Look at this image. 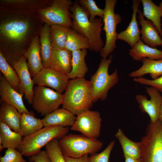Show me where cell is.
<instances>
[{
  "mask_svg": "<svg viewBox=\"0 0 162 162\" xmlns=\"http://www.w3.org/2000/svg\"><path fill=\"white\" fill-rule=\"evenodd\" d=\"M72 19V28L88 39L89 50L96 52H100L104 47L101 38L103 18H96L92 21L89 19V13L86 8L81 7L78 1H75L70 8Z\"/></svg>",
  "mask_w": 162,
  "mask_h": 162,
  "instance_id": "cell-1",
  "label": "cell"
},
{
  "mask_svg": "<svg viewBox=\"0 0 162 162\" xmlns=\"http://www.w3.org/2000/svg\"><path fill=\"white\" fill-rule=\"evenodd\" d=\"M63 95L62 108L75 116L90 110L93 103L91 84L84 77L69 80Z\"/></svg>",
  "mask_w": 162,
  "mask_h": 162,
  "instance_id": "cell-2",
  "label": "cell"
},
{
  "mask_svg": "<svg viewBox=\"0 0 162 162\" xmlns=\"http://www.w3.org/2000/svg\"><path fill=\"white\" fill-rule=\"evenodd\" d=\"M69 132L68 127H44L35 132L22 137L16 149L23 155L30 157L39 152L41 149L54 139L60 140Z\"/></svg>",
  "mask_w": 162,
  "mask_h": 162,
  "instance_id": "cell-3",
  "label": "cell"
},
{
  "mask_svg": "<svg viewBox=\"0 0 162 162\" xmlns=\"http://www.w3.org/2000/svg\"><path fill=\"white\" fill-rule=\"evenodd\" d=\"M59 143L64 156L74 158L96 153L103 145V142L97 139L71 134L61 138Z\"/></svg>",
  "mask_w": 162,
  "mask_h": 162,
  "instance_id": "cell-4",
  "label": "cell"
},
{
  "mask_svg": "<svg viewBox=\"0 0 162 162\" xmlns=\"http://www.w3.org/2000/svg\"><path fill=\"white\" fill-rule=\"evenodd\" d=\"M112 56L108 59L102 58L96 72L91 77L90 82L92 87V100L95 103L99 100L106 99L108 93L111 88L118 82L119 78L116 69L111 74L108 68L112 62Z\"/></svg>",
  "mask_w": 162,
  "mask_h": 162,
  "instance_id": "cell-5",
  "label": "cell"
},
{
  "mask_svg": "<svg viewBox=\"0 0 162 162\" xmlns=\"http://www.w3.org/2000/svg\"><path fill=\"white\" fill-rule=\"evenodd\" d=\"M141 162H162V124L150 121L140 141Z\"/></svg>",
  "mask_w": 162,
  "mask_h": 162,
  "instance_id": "cell-6",
  "label": "cell"
},
{
  "mask_svg": "<svg viewBox=\"0 0 162 162\" xmlns=\"http://www.w3.org/2000/svg\"><path fill=\"white\" fill-rule=\"evenodd\" d=\"M117 2L116 0L105 1L103 22V29L105 33L106 42L104 47L100 52L102 58H106L116 47V42L118 39L116 27L122 21L120 15L114 12Z\"/></svg>",
  "mask_w": 162,
  "mask_h": 162,
  "instance_id": "cell-7",
  "label": "cell"
},
{
  "mask_svg": "<svg viewBox=\"0 0 162 162\" xmlns=\"http://www.w3.org/2000/svg\"><path fill=\"white\" fill-rule=\"evenodd\" d=\"M73 3L70 0H54L47 7L37 12L42 22L51 26L59 25L72 28L70 8Z\"/></svg>",
  "mask_w": 162,
  "mask_h": 162,
  "instance_id": "cell-8",
  "label": "cell"
},
{
  "mask_svg": "<svg viewBox=\"0 0 162 162\" xmlns=\"http://www.w3.org/2000/svg\"><path fill=\"white\" fill-rule=\"evenodd\" d=\"M31 24L26 19L12 18L2 21L0 25L1 39L14 46L23 44L30 33Z\"/></svg>",
  "mask_w": 162,
  "mask_h": 162,
  "instance_id": "cell-9",
  "label": "cell"
},
{
  "mask_svg": "<svg viewBox=\"0 0 162 162\" xmlns=\"http://www.w3.org/2000/svg\"><path fill=\"white\" fill-rule=\"evenodd\" d=\"M63 95L62 93L41 86L34 88L32 103L33 109L43 116L58 109L63 102Z\"/></svg>",
  "mask_w": 162,
  "mask_h": 162,
  "instance_id": "cell-10",
  "label": "cell"
},
{
  "mask_svg": "<svg viewBox=\"0 0 162 162\" xmlns=\"http://www.w3.org/2000/svg\"><path fill=\"white\" fill-rule=\"evenodd\" d=\"M101 121L99 112L88 110L77 116L70 129L88 137L97 139L100 135Z\"/></svg>",
  "mask_w": 162,
  "mask_h": 162,
  "instance_id": "cell-11",
  "label": "cell"
},
{
  "mask_svg": "<svg viewBox=\"0 0 162 162\" xmlns=\"http://www.w3.org/2000/svg\"><path fill=\"white\" fill-rule=\"evenodd\" d=\"M67 75L51 68H43L32 78L34 84L50 87L62 93L69 81Z\"/></svg>",
  "mask_w": 162,
  "mask_h": 162,
  "instance_id": "cell-12",
  "label": "cell"
},
{
  "mask_svg": "<svg viewBox=\"0 0 162 162\" xmlns=\"http://www.w3.org/2000/svg\"><path fill=\"white\" fill-rule=\"evenodd\" d=\"M146 89L150 97V100L146 95L140 94L136 95L135 99L141 112L147 113L150 118V121L154 122L158 119L162 104V95L153 87H146Z\"/></svg>",
  "mask_w": 162,
  "mask_h": 162,
  "instance_id": "cell-13",
  "label": "cell"
},
{
  "mask_svg": "<svg viewBox=\"0 0 162 162\" xmlns=\"http://www.w3.org/2000/svg\"><path fill=\"white\" fill-rule=\"evenodd\" d=\"M12 67L17 73L20 81L19 92L24 95L28 103L32 105L34 95V83L28 68L26 59L22 56L13 63Z\"/></svg>",
  "mask_w": 162,
  "mask_h": 162,
  "instance_id": "cell-14",
  "label": "cell"
},
{
  "mask_svg": "<svg viewBox=\"0 0 162 162\" xmlns=\"http://www.w3.org/2000/svg\"><path fill=\"white\" fill-rule=\"evenodd\" d=\"M23 95L13 88L4 76L1 74L0 96L1 101L14 107L20 114L26 113L34 115L25 106L22 99Z\"/></svg>",
  "mask_w": 162,
  "mask_h": 162,
  "instance_id": "cell-15",
  "label": "cell"
},
{
  "mask_svg": "<svg viewBox=\"0 0 162 162\" xmlns=\"http://www.w3.org/2000/svg\"><path fill=\"white\" fill-rule=\"evenodd\" d=\"M138 13L141 27V39L145 44L152 48L161 46L162 39L157 28L152 21L145 19L141 10H139Z\"/></svg>",
  "mask_w": 162,
  "mask_h": 162,
  "instance_id": "cell-16",
  "label": "cell"
},
{
  "mask_svg": "<svg viewBox=\"0 0 162 162\" xmlns=\"http://www.w3.org/2000/svg\"><path fill=\"white\" fill-rule=\"evenodd\" d=\"M132 7L133 13L131 20L126 29L118 34V39L122 40L128 43L131 48L141 39V34L136 19L137 14L141 1L133 0Z\"/></svg>",
  "mask_w": 162,
  "mask_h": 162,
  "instance_id": "cell-17",
  "label": "cell"
},
{
  "mask_svg": "<svg viewBox=\"0 0 162 162\" xmlns=\"http://www.w3.org/2000/svg\"><path fill=\"white\" fill-rule=\"evenodd\" d=\"M28 60V68L33 78L44 68L40 55V46L38 35L32 39L29 47L24 54Z\"/></svg>",
  "mask_w": 162,
  "mask_h": 162,
  "instance_id": "cell-18",
  "label": "cell"
},
{
  "mask_svg": "<svg viewBox=\"0 0 162 162\" xmlns=\"http://www.w3.org/2000/svg\"><path fill=\"white\" fill-rule=\"evenodd\" d=\"M72 52L64 49L52 48L50 68L68 75L72 69Z\"/></svg>",
  "mask_w": 162,
  "mask_h": 162,
  "instance_id": "cell-19",
  "label": "cell"
},
{
  "mask_svg": "<svg viewBox=\"0 0 162 162\" xmlns=\"http://www.w3.org/2000/svg\"><path fill=\"white\" fill-rule=\"evenodd\" d=\"M76 117L70 112L63 108L58 109L41 119L44 127L61 126L71 127Z\"/></svg>",
  "mask_w": 162,
  "mask_h": 162,
  "instance_id": "cell-20",
  "label": "cell"
},
{
  "mask_svg": "<svg viewBox=\"0 0 162 162\" xmlns=\"http://www.w3.org/2000/svg\"><path fill=\"white\" fill-rule=\"evenodd\" d=\"M21 114L16 109L9 104L1 101L0 106V122L14 131L20 133Z\"/></svg>",
  "mask_w": 162,
  "mask_h": 162,
  "instance_id": "cell-21",
  "label": "cell"
},
{
  "mask_svg": "<svg viewBox=\"0 0 162 162\" xmlns=\"http://www.w3.org/2000/svg\"><path fill=\"white\" fill-rule=\"evenodd\" d=\"M129 54L136 61H141L144 58L152 60L162 59V51L152 48L144 44L140 40L129 50Z\"/></svg>",
  "mask_w": 162,
  "mask_h": 162,
  "instance_id": "cell-22",
  "label": "cell"
},
{
  "mask_svg": "<svg viewBox=\"0 0 162 162\" xmlns=\"http://www.w3.org/2000/svg\"><path fill=\"white\" fill-rule=\"evenodd\" d=\"M141 61L142 66L137 70L130 72L128 74L129 76L138 78L149 74L154 80L162 75V59L152 60L144 58Z\"/></svg>",
  "mask_w": 162,
  "mask_h": 162,
  "instance_id": "cell-23",
  "label": "cell"
},
{
  "mask_svg": "<svg viewBox=\"0 0 162 162\" xmlns=\"http://www.w3.org/2000/svg\"><path fill=\"white\" fill-rule=\"evenodd\" d=\"M72 69L67 75L69 79L84 78L88 71L85 58L87 50L84 49L72 52Z\"/></svg>",
  "mask_w": 162,
  "mask_h": 162,
  "instance_id": "cell-24",
  "label": "cell"
},
{
  "mask_svg": "<svg viewBox=\"0 0 162 162\" xmlns=\"http://www.w3.org/2000/svg\"><path fill=\"white\" fill-rule=\"evenodd\" d=\"M22 136L12 131L4 123L0 122V151L5 148L17 149L20 146Z\"/></svg>",
  "mask_w": 162,
  "mask_h": 162,
  "instance_id": "cell-25",
  "label": "cell"
},
{
  "mask_svg": "<svg viewBox=\"0 0 162 162\" xmlns=\"http://www.w3.org/2000/svg\"><path fill=\"white\" fill-rule=\"evenodd\" d=\"M40 35V55L43 68H50V61L52 49L50 26L44 23L41 28Z\"/></svg>",
  "mask_w": 162,
  "mask_h": 162,
  "instance_id": "cell-26",
  "label": "cell"
},
{
  "mask_svg": "<svg viewBox=\"0 0 162 162\" xmlns=\"http://www.w3.org/2000/svg\"><path fill=\"white\" fill-rule=\"evenodd\" d=\"M115 136L121 146L124 157L140 159L141 153L140 142H134L129 139L120 128L118 129Z\"/></svg>",
  "mask_w": 162,
  "mask_h": 162,
  "instance_id": "cell-27",
  "label": "cell"
},
{
  "mask_svg": "<svg viewBox=\"0 0 162 162\" xmlns=\"http://www.w3.org/2000/svg\"><path fill=\"white\" fill-rule=\"evenodd\" d=\"M141 1L143 5V15L152 22L162 36V8L155 4L151 0Z\"/></svg>",
  "mask_w": 162,
  "mask_h": 162,
  "instance_id": "cell-28",
  "label": "cell"
},
{
  "mask_svg": "<svg viewBox=\"0 0 162 162\" xmlns=\"http://www.w3.org/2000/svg\"><path fill=\"white\" fill-rule=\"evenodd\" d=\"M45 1L33 0H3L0 4L10 8L30 12H37L41 8H46Z\"/></svg>",
  "mask_w": 162,
  "mask_h": 162,
  "instance_id": "cell-29",
  "label": "cell"
},
{
  "mask_svg": "<svg viewBox=\"0 0 162 162\" xmlns=\"http://www.w3.org/2000/svg\"><path fill=\"white\" fill-rule=\"evenodd\" d=\"M44 127L41 119L26 113L21 114L20 134L23 137L28 136Z\"/></svg>",
  "mask_w": 162,
  "mask_h": 162,
  "instance_id": "cell-30",
  "label": "cell"
},
{
  "mask_svg": "<svg viewBox=\"0 0 162 162\" xmlns=\"http://www.w3.org/2000/svg\"><path fill=\"white\" fill-rule=\"evenodd\" d=\"M89 47V43L87 38L72 28H69L65 44L66 49L72 52L78 50L88 49Z\"/></svg>",
  "mask_w": 162,
  "mask_h": 162,
  "instance_id": "cell-31",
  "label": "cell"
},
{
  "mask_svg": "<svg viewBox=\"0 0 162 162\" xmlns=\"http://www.w3.org/2000/svg\"><path fill=\"white\" fill-rule=\"evenodd\" d=\"M70 27L54 25L50 26V35L52 48H65L68 30Z\"/></svg>",
  "mask_w": 162,
  "mask_h": 162,
  "instance_id": "cell-32",
  "label": "cell"
},
{
  "mask_svg": "<svg viewBox=\"0 0 162 162\" xmlns=\"http://www.w3.org/2000/svg\"><path fill=\"white\" fill-rule=\"evenodd\" d=\"M0 70L5 78L16 91L19 92L20 81L13 68L7 62L0 52Z\"/></svg>",
  "mask_w": 162,
  "mask_h": 162,
  "instance_id": "cell-33",
  "label": "cell"
},
{
  "mask_svg": "<svg viewBox=\"0 0 162 162\" xmlns=\"http://www.w3.org/2000/svg\"><path fill=\"white\" fill-rule=\"evenodd\" d=\"M45 147L51 162H66L59 144V140L54 139L52 140Z\"/></svg>",
  "mask_w": 162,
  "mask_h": 162,
  "instance_id": "cell-34",
  "label": "cell"
},
{
  "mask_svg": "<svg viewBox=\"0 0 162 162\" xmlns=\"http://www.w3.org/2000/svg\"><path fill=\"white\" fill-rule=\"evenodd\" d=\"M78 2L81 7L86 9L88 11L89 19L91 21H94L96 16L103 18L104 9L99 8L93 0H79Z\"/></svg>",
  "mask_w": 162,
  "mask_h": 162,
  "instance_id": "cell-35",
  "label": "cell"
},
{
  "mask_svg": "<svg viewBox=\"0 0 162 162\" xmlns=\"http://www.w3.org/2000/svg\"><path fill=\"white\" fill-rule=\"evenodd\" d=\"M115 144V142L112 141L102 152L93 154L88 157V162H110V155Z\"/></svg>",
  "mask_w": 162,
  "mask_h": 162,
  "instance_id": "cell-36",
  "label": "cell"
},
{
  "mask_svg": "<svg viewBox=\"0 0 162 162\" xmlns=\"http://www.w3.org/2000/svg\"><path fill=\"white\" fill-rule=\"evenodd\" d=\"M17 149L8 148L4 154L0 158V162H27Z\"/></svg>",
  "mask_w": 162,
  "mask_h": 162,
  "instance_id": "cell-37",
  "label": "cell"
},
{
  "mask_svg": "<svg viewBox=\"0 0 162 162\" xmlns=\"http://www.w3.org/2000/svg\"><path fill=\"white\" fill-rule=\"evenodd\" d=\"M133 81L141 84L153 87L162 94V75L154 80H148L142 77L135 78Z\"/></svg>",
  "mask_w": 162,
  "mask_h": 162,
  "instance_id": "cell-38",
  "label": "cell"
},
{
  "mask_svg": "<svg viewBox=\"0 0 162 162\" xmlns=\"http://www.w3.org/2000/svg\"><path fill=\"white\" fill-rule=\"evenodd\" d=\"M30 162H51L46 150L40 151L29 159Z\"/></svg>",
  "mask_w": 162,
  "mask_h": 162,
  "instance_id": "cell-39",
  "label": "cell"
},
{
  "mask_svg": "<svg viewBox=\"0 0 162 162\" xmlns=\"http://www.w3.org/2000/svg\"><path fill=\"white\" fill-rule=\"evenodd\" d=\"M88 154H85L78 158H74L64 156L66 162H88Z\"/></svg>",
  "mask_w": 162,
  "mask_h": 162,
  "instance_id": "cell-40",
  "label": "cell"
},
{
  "mask_svg": "<svg viewBox=\"0 0 162 162\" xmlns=\"http://www.w3.org/2000/svg\"><path fill=\"white\" fill-rule=\"evenodd\" d=\"M124 158L125 162H141L140 159H136L128 157H125Z\"/></svg>",
  "mask_w": 162,
  "mask_h": 162,
  "instance_id": "cell-41",
  "label": "cell"
},
{
  "mask_svg": "<svg viewBox=\"0 0 162 162\" xmlns=\"http://www.w3.org/2000/svg\"><path fill=\"white\" fill-rule=\"evenodd\" d=\"M158 119L162 124V104L160 110Z\"/></svg>",
  "mask_w": 162,
  "mask_h": 162,
  "instance_id": "cell-42",
  "label": "cell"
},
{
  "mask_svg": "<svg viewBox=\"0 0 162 162\" xmlns=\"http://www.w3.org/2000/svg\"><path fill=\"white\" fill-rule=\"evenodd\" d=\"M159 6L162 8V1L159 4Z\"/></svg>",
  "mask_w": 162,
  "mask_h": 162,
  "instance_id": "cell-43",
  "label": "cell"
},
{
  "mask_svg": "<svg viewBox=\"0 0 162 162\" xmlns=\"http://www.w3.org/2000/svg\"><path fill=\"white\" fill-rule=\"evenodd\" d=\"M162 24V23L161 24Z\"/></svg>",
  "mask_w": 162,
  "mask_h": 162,
  "instance_id": "cell-44",
  "label": "cell"
},
{
  "mask_svg": "<svg viewBox=\"0 0 162 162\" xmlns=\"http://www.w3.org/2000/svg\"><path fill=\"white\" fill-rule=\"evenodd\" d=\"M161 46H162V45H161Z\"/></svg>",
  "mask_w": 162,
  "mask_h": 162,
  "instance_id": "cell-45",
  "label": "cell"
},
{
  "mask_svg": "<svg viewBox=\"0 0 162 162\" xmlns=\"http://www.w3.org/2000/svg\"></svg>",
  "mask_w": 162,
  "mask_h": 162,
  "instance_id": "cell-46",
  "label": "cell"
}]
</instances>
